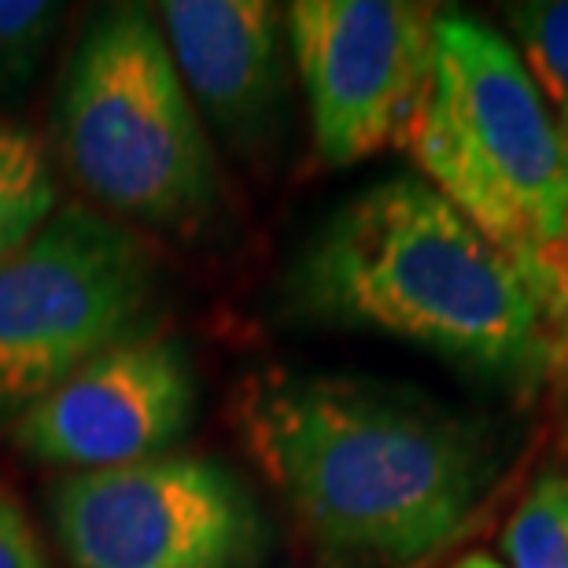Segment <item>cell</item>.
<instances>
[{"mask_svg":"<svg viewBox=\"0 0 568 568\" xmlns=\"http://www.w3.org/2000/svg\"><path fill=\"white\" fill-rule=\"evenodd\" d=\"M236 432L325 568H403L439 550L491 480L484 432L339 377H255Z\"/></svg>","mask_w":568,"mask_h":568,"instance_id":"6da1fadb","label":"cell"},{"mask_svg":"<svg viewBox=\"0 0 568 568\" xmlns=\"http://www.w3.org/2000/svg\"><path fill=\"white\" fill-rule=\"evenodd\" d=\"M288 300L311 322L388 333L495 377L550 366L539 292L425 178H384L328 214Z\"/></svg>","mask_w":568,"mask_h":568,"instance_id":"7a4b0ae2","label":"cell"},{"mask_svg":"<svg viewBox=\"0 0 568 568\" xmlns=\"http://www.w3.org/2000/svg\"><path fill=\"white\" fill-rule=\"evenodd\" d=\"M406 152L539 292L568 255V133L491 22L439 11Z\"/></svg>","mask_w":568,"mask_h":568,"instance_id":"3957f363","label":"cell"},{"mask_svg":"<svg viewBox=\"0 0 568 568\" xmlns=\"http://www.w3.org/2000/svg\"><path fill=\"white\" fill-rule=\"evenodd\" d=\"M67 174L111 219L192 233L222 203L219 159L144 4L100 8L78 33L55 100Z\"/></svg>","mask_w":568,"mask_h":568,"instance_id":"277c9868","label":"cell"},{"mask_svg":"<svg viewBox=\"0 0 568 568\" xmlns=\"http://www.w3.org/2000/svg\"><path fill=\"white\" fill-rule=\"evenodd\" d=\"M159 263L144 236L67 203L0 263V428L104 351L148 333Z\"/></svg>","mask_w":568,"mask_h":568,"instance_id":"5b68a950","label":"cell"},{"mask_svg":"<svg viewBox=\"0 0 568 568\" xmlns=\"http://www.w3.org/2000/svg\"><path fill=\"white\" fill-rule=\"evenodd\" d=\"M49 506L74 568H252L266 547L241 480L192 454L67 473Z\"/></svg>","mask_w":568,"mask_h":568,"instance_id":"8992f818","label":"cell"},{"mask_svg":"<svg viewBox=\"0 0 568 568\" xmlns=\"http://www.w3.org/2000/svg\"><path fill=\"white\" fill-rule=\"evenodd\" d=\"M439 8L414 0H295L284 33L314 152L351 166L406 141L432 71Z\"/></svg>","mask_w":568,"mask_h":568,"instance_id":"52a82bcc","label":"cell"},{"mask_svg":"<svg viewBox=\"0 0 568 568\" xmlns=\"http://www.w3.org/2000/svg\"><path fill=\"white\" fill-rule=\"evenodd\" d=\"M196 410L192 362L174 336H133L52 388L11 425V443L38 465L71 473L119 469L185 436Z\"/></svg>","mask_w":568,"mask_h":568,"instance_id":"ba28073f","label":"cell"},{"mask_svg":"<svg viewBox=\"0 0 568 568\" xmlns=\"http://www.w3.org/2000/svg\"><path fill=\"white\" fill-rule=\"evenodd\" d=\"M181 85L236 152L277 133L284 100V16L266 0H166L159 4Z\"/></svg>","mask_w":568,"mask_h":568,"instance_id":"9c48e42d","label":"cell"},{"mask_svg":"<svg viewBox=\"0 0 568 568\" xmlns=\"http://www.w3.org/2000/svg\"><path fill=\"white\" fill-rule=\"evenodd\" d=\"M55 211L60 192L44 144L27 126L0 122V263L16 255Z\"/></svg>","mask_w":568,"mask_h":568,"instance_id":"30bf717a","label":"cell"},{"mask_svg":"<svg viewBox=\"0 0 568 568\" xmlns=\"http://www.w3.org/2000/svg\"><path fill=\"white\" fill-rule=\"evenodd\" d=\"M509 568H568V469L542 473L503 531Z\"/></svg>","mask_w":568,"mask_h":568,"instance_id":"8fae6325","label":"cell"},{"mask_svg":"<svg viewBox=\"0 0 568 568\" xmlns=\"http://www.w3.org/2000/svg\"><path fill=\"white\" fill-rule=\"evenodd\" d=\"M506 22L514 30V49L568 133V0L509 4Z\"/></svg>","mask_w":568,"mask_h":568,"instance_id":"7c38bea8","label":"cell"},{"mask_svg":"<svg viewBox=\"0 0 568 568\" xmlns=\"http://www.w3.org/2000/svg\"><path fill=\"white\" fill-rule=\"evenodd\" d=\"M60 19L63 8L49 0H0V93L30 82Z\"/></svg>","mask_w":568,"mask_h":568,"instance_id":"4fadbf2b","label":"cell"},{"mask_svg":"<svg viewBox=\"0 0 568 568\" xmlns=\"http://www.w3.org/2000/svg\"><path fill=\"white\" fill-rule=\"evenodd\" d=\"M539 300H542V311H547L550 362H554V369H558V384H561V422H565V439H568V255L542 277Z\"/></svg>","mask_w":568,"mask_h":568,"instance_id":"5bb4252c","label":"cell"},{"mask_svg":"<svg viewBox=\"0 0 568 568\" xmlns=\"http://www.w3.org/2000/svg\"><path fill=\"white\" fill-rule=\"evenodd\" d=\"M0 568H52L38 531L30 528L27 514L0 484Z\"/></svg>","mask_w":568,"mask_h":568,"instance_id":"9a60e30c","label":"cell"},{"mask_svg":"<svg viewBox=\"0 0 568 568\" xmlns=\"http://www.w3.org/2000/svg\"><path fill=\"white\" fill-rule=\"evenodd\" d=\"M454 568H506V565H498L491 554H469V558H462Z\"/></svg>","mask_w":568,"mask_h":568,"instance_id":"2e32d148","label":"cell"}]
</instances>
